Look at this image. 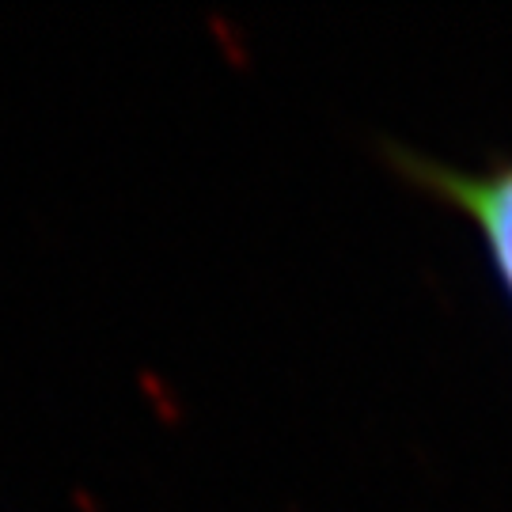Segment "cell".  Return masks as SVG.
I'll return each instance as SVG.
<instances>
[{
    "instance_id": "cell-1",
    "label": "cell",
    "mask_w": 512,
    "mask_h": 512,
    "mask_svg": "<svg viewBox=\"0 0 512 512\" xmlns=\"http://www.w3.org/2000/svg\"><path fill=\"white\" fill-rule=\"evenodd\" d=\"M395 164L410 183L429 190L437 202L475 224L482 251L490 258L505 296L512 300V160L490 164L482 171H459V167L399 152Z\"/></svg>"
}]
</instances>
